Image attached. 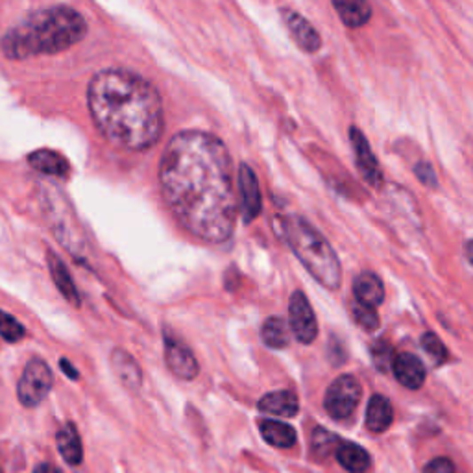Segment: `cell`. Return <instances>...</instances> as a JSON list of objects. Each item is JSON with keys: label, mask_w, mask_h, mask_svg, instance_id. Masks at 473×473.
I'll return each mask as SVG.
<instances>
[{"label": "cell", "mask_w": 473, "mask_h": 473, "mask_svg": "<svg viewBox=\"0 0 473 473\" xmlns=\"http://www.w3.org/2000/svg\"><path fill=\"white\" fill-rule=\"evenodd\" d=\"M392 372L401 385L409 390L422 389L425 382V375H427L422 360L416 355L407 353V351L394 355Z\"/></svg>", "instance_id": "cell-13"}, {"label": "cell", "mask_w": 473, "mask_h": 473, "mask_svg": "<svg viewBox=\"0 0 473 473\" xmlns=\"http://www.w3.org/2000/svg\"><path fill=\"white\" fill-rule=\"evenodd\" d=\"M363 396V387L355 375L344 374L336 377L324 398V409L335 420H348Z\"/></svg>", "instance_id": "cell-5"}, {"label": "cell", "mask_w": 473, "mask_h": 473, "mask_svg": "<svg viewBox=\"0 0 473 473\" xmlns=\"http://www.w3.org/2000/svg\"><path fill=\"white\" fill-rule=\"evenodd\" d=\"M47 257H49V268H51L52 281L56 283L58 290L61 292V296L71 305L80 307V295H78V288L71 278L69 268H67V264L52 250L47 252Z\"/></svg>", "instance_id": "cell-20"}, {"label": "cell", "mask_w": 473, "mask_h": 473, "mask_svg": "<svg viewBox=\"0 0 473 473\" xmlns=\"http://www.w3.org/2000/svg\"><path fill=\"white\" fill-rule=\"evenodd\" d=\"M257 407L266 414L292 418L300 413V399L292 390H276L263 396Z\"/></svg>", "instance_id": "cell-14"}, {"label": "cell", "mask_w": 473, "mask_h": 473, "mask_svg": "<svg viewBox=\"0 0 473 473\" xmlns=\"http://www.w3.org/2000/svg\"><path fill=\"white\" fill-rule=\"evenodd\" d=\"M335 457L350 473H365L372 464V457L367 449L355 442H341L335 449Z\"/></svg>", "instance_id": "cell-21"}, {"label": "cell", "mask_w": 473, "mask_h": 473, "mask_svg": "<svg viewBox=\"0 0 473 473\" xmlns=\"http://www.w3.org/2000/svg\"><path fill=\"white\" fill-rule=\"evenodd\" d=\"M259 431H261L264 442L270 445H274V447L288 449L296 444L295 427L285 423V422L263 418V420H259Z\"/></svg>", "instance_id": "cell-22"}, {"label": "cell", "mask_w": 473, "mask_h": 473, "mask_svg": "<svg viewBox=\"0 0 473 473\" xmlns=\"http://www.w3.org/2000/svg\"><path fill=\"white\" fill-rule=\"evenodd\" d=\"M165 360L169 370L182 381H193L200 374V365L191 351V348L174 336L172 333H165Z\"/></svg>", "instance_id": "cell-8"}, {"label": "cell", "mask_w": 473, "mask_h": 473, "mask_svg": "<svg viewBox=\"0 0 473 473\" xmlns=\"http://www.w3.org/2000/svg\"><path fill=\"white\" fill-rule=\"evenodd\" d=\"M52 385H54V377L49 365L44 363L43 359H32L19 379L17 385L19 401L25 405V407L34 409L49 396Z\"/></svg>", "instance_id": "cell-6"}, {"label": "cell", "mask_w": 473, "mask_h": 473, "mask_svg": "<svg viewBox=\"0 0 473 473\" xmlns=\"http://www.w3.org/2000/svg\"><path fill=\"white\" fill-rule=\"evenodd\" d=\"M0 473H3V471H0Z\"/></svg>", "instance_id": "cell-33"}, {"label": "cell", "mask_w": 473, "mask_h": 473, "mask_svg": "<svg viewBox=\"0 0 473 473\" xmlns=\"http://www.w3.org/2000/svg\"><path fill=\"white\" fill-rule=\"evenodd\" d=\"M87 35L85 17L71 6H52L30 13L0 39V51L12 61L51 56L73 49Z\"/></svg>", "instance_id": "cell-3"}, {"label": "cell", "mask_w": 473, "mask_h": 473, "mask_svg": "<svg viewBox=\"0 0 473 473\" xmlns=\"http://www.w3.org/2000/svg\"><path fill=\"white\" fill-rule=\"evenodd\" d=\"M280 237L287 242L307 272L322 287L336 290L343 283V266L329 240L298 215L276 217Z\"/></svg>", "instance_id": "cell-4"}, {"label": "cell", "mask_w": 473, "mask_h": 473, "mask_svg": "<svg viewBox=\"0 0 473 473\" xmlns=\"http://www.w3.org/2000/svg\"><path fill=\"white\" fill-rule=\"evenodd\" d=\"M87 106L102 138L119 148L143 152L160 143L165 109L155 85L130 69L111 67L93 76Z\"/></svg>", "instance_id": "cell-2"}, {"label": "cell", "mask_w": 473, "mask_h": 473, "mask_svg": "<svg viewBox=\"0 0 473 473\" xmlns=\"http://www.w3.org/2000/svg\"><path fill=\"white\" fill-rule=\"evenodd\" d=\"M160 187L174 218L196 239L226 242L237 222L232 155L217 135L184 130L160 160Z\"/></svg>", "instance_id": "cell-1"}, {"label": "cell", "mask_w": 473, "mask_h": 473, "mask_svg": "<svg viewBox=\"0 0 473 473\" xmlns=\"http://www.w3.org/2000/svg\"><path fill=\"white\" fill-rule=\"evenodd\" d=\"M288 324L292 335L302 344H311L319 336V322L314 317V311L302 290H295L288 302Z\"/></svg>", "instance_id": "cell-7"}, {"label": "cell", "mask_w": 473, "mask_h": 473, "mask_svg": "<svg viewBox=\"0 0 473 473\" xmlns=\"http://www.w3.org/2000/svg\"><path fill=\"white\" fill-rule=\"evenodd\" d=\"M56 444L63 461L71 466H80L83 461V445L75 423H65L56 435Z\"/></svg>", "instance_id": "cell-19"}, {"label": "cell", "mask_w": 473, "mask_h": 473, "mask_svg": "<svg viewBox=\"0 0 473 473\" xmlns=\"http://www.w3.org/2000/svg\"><path fill=\"white\" fill-rule=\"evenodd\" d=\"M59 367H61V370H63L67 375H69V379H73V381L78 379V370L69 363V360H67V359H61V360H59Z\"/></svg>", "instance_id": "cell-31"}, {"label": "cell", "mask_w": 473, "mask_h": 473, "mask_svg": "<svg viewBox=\"0 0 473 473\" xmlns=\"http://www.w3.org/2000/svg\"><path fill=\"white\" fill-rule=\"evenodd\" d=\"M261 339L268 348H272V350L287 348L290 343V336H288V329H287L285 320L280 317L266 319V322L263 324V329H261Z\"/></svg>", "instance_id": "cell-23"}, {"label": "cell", "mask_w": 473, "mask_h": 473, "mask_svg": "<svg viewBox=\"0 0 473 473\" xmlns=\"http://www.w3.org/2000/svg\"><path fill=\"white\" fill-rule=\"evenodd\" d=\"M350 141H351V148L355 154V162H357V169H359L360 176L367 179V184L379 189L382 185V182H385V177H382L379 162H377V157L374 155L370 143L365 138V133L360 131L359 128L351 126L350 128Z\"/></svg>", "instance_id": "cell-9"}, {"label": "cell", "mask_w": 473, "mask_h": 473, "mask_svg": "<svg viewBox=\"0 0 473 473\" xmlns=\"http://www.w3.org/2000/svg\"><path fill=\"white\" fill-rule=\"evenodd\" d=\"M353 296L359 304L368 307H379L385 300V287L374 272H360L353 280Z\"/></svg>", "instance_id": "cell-16"}, {"label": "cell", "mask_w": 473, "mask_h": 473, "mask_svg": "<svg viewBox=\"0 0 473 473\" xmlns=\"http://www.w3.org/2000/svg\"><path fill=\"white\" fill-rule=\"evenodd\" d=\"M372 357H374V363H375L377 370L387 372L392 367V359H394L392 346L389 343H385V341L375 343L374 348H372Z\"/></svg>", "instance_id": "cell-28"}, {"label": "cell", "mask_w": 473, "mask_h": 473, "mask_svg": "<svg viewBox=\"0 0 473 473\" xmlns=\"http://www.w3.org/2000/svg\"><path fill=\"white\" fill-rule=\"evenodd\" d=\"M109 363H111V370L117 375V379L121 381V385L138 394L143 387V372L141 367L138 365V360H135L128 351H124L122 348H115L111 351L109 357Z\"/></svg>", "instance_id": "cell-12"}, {"label": "cell", "mask_w": 473, "mask_h": 473, "mask_svg": "<svg viewBox=\"0 0 473 473\" xmlns=\"http://www.w3.org/2000/svg\"><path fill=\"white\" fill-rule=\"evenodd\" d=\"M414 172L416 176L420 177V182L427 187H435L437 185V174L433 170V167L430 163H418L414 167Z\"/></svg>", "instance_id": "cell-30"}, {"label": "cell", "mask_w": 473, "mask_h": 473, "mask_svg": "<svg viewBox=\"0 0 473 473\" xmlns=\"http://www.w3.org/2000/svg\"><path fill=\"white\" fill-rule=\"evenodd\" d=\"M237 189L240 196V208H242V217L244 222L250 224L256 220L263 209V200H261V189H259V179L250 165L242 163L237 172Z\"/></svg>", "instance_id": "cell-10"}, {"label": "cell", "mask_w": 473, "mask_h": 473, "mask_svg": "<svg viewBox=\"0 0 473 473\" xmlns=\"http://www.w3.org/2000/svg\"><path fill=\"white\" fill-rule=\"evenodd\" d=\"M283 20L288 28L290 37L298 43V47L304 52H317L322 47V37L317 32L311 22L300 15L298 12H290V10H283Z\"/></svg>", "instance_id": "cell-11"}, {"label": "cell", "mask_w": 473, "mask_h": 473, "mask_svg": "<svg viewBox=\"0 0 473 473\" xmlns=\"http://www.w3.org/2000/svg\"><path fill=\"white\" fill-rule=\"evenodd\" d=\"M311 442H312L311 444L312 445V453L317 455V457H320V459H324V457L335 453L336 445H339L343 440L336 437L335 433H329V431L322 430V427H317V430H314V433H312V440Z\"/></svg>", "instance_id": "cell-24"}, {"label": "cell", "mask_w": 473, "mask_h": 473, "mask_svg": "<svg viewBox=\"0 0 473 473\" xmlns=\"http://www.w3.org/2000/svg\"><path fill=\"white\" fill-rule=\"evenodd\" d=\"M28 163L34 170L52 177H67L71 172L69 162H67L59 152L49 148H39L32 152L28 155Z\"/></svg>", "instance_id": "cell-15"}, {"label": "cell", "mask_w": 473, "mask_h": 473, "mask_svg": "<svg viewBox=\"0 0 473 473\" xmlns=\"http://www.w3.org/2000/svg\"><path fill=\"white\" fill-rule=\"evenodd\" d=\"M0 336L8 343H19L25 336V327L6 311H0Z\"/></svg>", "instance_id": "cell-27"}, {"label": "cell", "mask_w": 473, "mask_h": 473, "mask_svg": "<svg viewBox=\"0 0 473 473\" xmlns=\"http://www.w3.org/2000/svg\"><path fill=\"white\" fill-rule=\"evenodd\" d=\"M392 422H394V409H392L390 399L385 396H381V394H374L368 401V407H367V427L368 430L375 435H381L389 430Z\"/></svg>", "instance_id": "cell-17"}, {"label": "cell", "mask_w": 473, "mask_h": 473, "mask_svg": "<svg viewBox=\"0 0 473 473\" xmlns=\"http://www.w3.org/2000/svg\"><path fill=\"white\" fill-rule=\"evenodd\" d=\"M422 350L430 355L435 365H444L445 359H447V350L444 346V343L438 339V335L433 331H427L422 335Z\"/></svg>", "instance_id": "cell-26"}, {"label": "cell", "mask_w": 473, "mask_h": 473, "mask_svg": "<svg viewBox=\"0 0 473 473\" xmlns=\"http://www.w3.org/2000/svg\"><path fill=\"white\" fill-rule=\"evenodd\" d=\"M331 4L348 28H360L372 19L368 0H331Z\"/></svg>", "instance_id": "cell-18"}, {"label": "cell", "mask_w": 473, "mask_h": 473, "mask_svg": "<svg viewBox=\"0 0 473 473\" xmlns=\"http://www.w3.org/2000/svg\"><path fill=\"white\" fill-rule=\"evenodd\" d=\"M34 473H61V469H59V468H56L54 464L43 462V464H39V466L34 469Z\"/></svg>", "instance_id": "cell-32"}, {"label": "cell", "mask_w": 473, "mask_h": 473, "mask_svg": "<svg viewBox=\"0 0 473 473\" xmlns=\"http://www.w3.org/2000/svg\"><path fill=\"white\" fill-rule=\"evenodd\" d=\"M423 473H455V464L447 457H437L425 466Z\"/></svg>", "instance_id": "cell-29"}, {"label": "cell", "mask_w": 473, "mask_h": 473, "mask_svg": "<svg viewBox=\"0 0 473 473\" xmlns=\"http://www.w3.org/2000/svg\"><path fill=\"white\" fill-rule=\"evenodd\" d=\"M350 311H351L353 320L363 329L375 331L379 327L381 322H379V314H377L375 307H368V305H363V304H359L357 300H353Z\"/></svg>", "instance_id": "cell-25"}]
</instances>
